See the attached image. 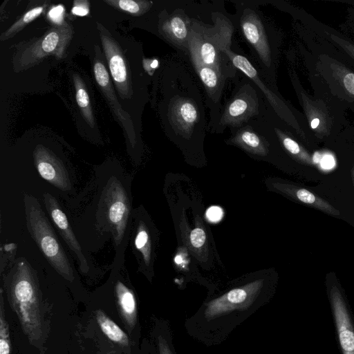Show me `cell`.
I'll use <instances>...</instances> for the list:
<instances>
[{"label":"cell","mask_w":354,"mask_h":354,"mask_svg":"<svg viewBox=\"0 0 354 354\" xmlns=\"http://www.w3.org/2000/svg\"><path fill=\"white\" fill-rule=\"evenodd\" d=\"M131 176L122 168H97L68 216L84 249L97 250L111 241L115 252L129 245L133 218Z\"/></svg>","instance_id":"obj_1"},{"label":"cell","mask_w":354,"mask_h":354,"mask_svg":"<svg viewBox=\"0 0 354 354\" xmlns=\"http://www.w3.org/2000/svg\"><path fill=\"white\" fill-rule=\"evenodd\" d=\"M5 292L10 306L17 315L29 342L42 349L45 342L43 302L38 274L24 257L11 263L3 276Z\"/></svg>","instance_id":"obj_2"},{"label":"cell","mask_w":354,"mask_h":354,"mask_svg":"<svg viewBox=\"0 0 354 354\" xmlns=\"http://www.w3.org/2000/svg\"><path fill=\"white\" fill-rule=\"evenodd\" d=\"M26 224L30 236L50 266L64 279L73 283L74 265L66 254L41 204L33 196L23 197Z\"/></svg>","instance_id":"obj_3"},{"label":"cell","mask_w":354,"mask_h":354,"mask_svg":"<svg viewBox=\"0 0 354 354\" xmlns=\"http://www.w3.org/2000/svg\"><path fill=\"white\" fill-rule=\"evenodd\" d=\"M224 22L220 21L213 28L192 22L187 52L194 67H209L230 78L237 69L225 53L231 44L232 29Z\"/></svg>","instance_id":"obj_4"},{"label":"cell","mask_w":354,"mask_h":354,"mask_svg":"<svg viewBox=\"0 0 354 354\" xmlns=\"http://www.w3.org/2000/svg\"><path fill=\"white\" fill-rule=\"evenodd\" d=\"M261 94L256 84L246 77L234 89L232 97L211 128L216 131H221L226 127L236 130L260 116L262 107Z\"/></svg>","instance_id":"obj_5"},{"label":"cell","mask_w":354,"mask_h":354,"mask_svg":"<svg viewBox=\"0 0 354 354\" xmlns=\"http://www.w3.org/2000/svg\"><path fill=\"white\" fill-rule=\"evenodd\" d=\"M196 95L179 91H171L169 103V124L176 137L190 139L196 133L204 130L203 109Z\"/></svg>","instance_id":"obj_6"},{"label":"cell","mask_w":354,"mask_h":354,"mask_svg":"<svg viewBox=\"0 0 354 354\" xmlns=\"http://www.w3.org/2000/svg\"><path fill=\"white\" fill-rule=\"evenodd\" d=\"M43 201L50 220L77 263L80 272L88 275L94 265L88 252L84 249L79 241L61 203L57 198L48 192H44Z\"/></svg>","instance_id":"obj_7"},{"label":"cell","mask_w":354,"mask_h":354,"mask_svg":"<svg viewBox=\"0 0 354 354\" xmlns=\"http://www.w3.org/2000/svg\"><path fill=\"white\" fill-rule=\"evenodd\" d=\"M129 245L138 270L150 277L155 257V231L142 206L133 209Z\"/></svg>","instance_id":"obj_8"},{"label":"cell","mask_w":354,"mask_h":354,"mask_svg":"<svg viewBox=\"0 0 354 354\" xmlns=\"http://www.w3.org/2000/svg\"><path fill=\"white\" fill-rule=\"evenodd\" d=\"M33 165L38 176L66 196L75 193L74 171L53 152L39 145L33 152Z\"/></svg>","instance_id":"obj_9"},{"label":"cell","mask_w":354,"mask_h":354,"mask_svg":"<svg viewBox=\"0 0 354 354\" xmlns=\"http://www.w3.org/2000/svg\"><path fill=\"white\" fill-rule=\"evenodd\" d=\"M263 286V281L259 279L229 290L207 304L204 311L205 317L215 319L236 310L245 309L257 299Z\"/></svg>","instance_id":"obj_10"},{"label":"cell","mask_w":354,"mask_h":354,"mask_svg":"<svg viewBox=\"0 0 354 354\" xmlns=\"http://www.w3.org/2000/svg\"><path fill=\"white\" fill-rule=\"evenodd\" d=\"M239 25L242 35L252 47L263 68L272 67V49L265 26L257 12L250 8L241 10Z\"/></svg>","instance_id":"obj_11"},{"label":"cell","mask_w":354,"mask_h":354,"mask_svg":"<svg viewBox=\"0 0 354 354\" xmlns=\"http://www.w3.org/2000/svg\"><path fill=\"white\" fill-rule=\"evenodd\" d=\"M72 35V28L67 24L52 28L21 53L19 57L20 66H29L51 54L61 57Z\"/></svg>","instance_id":"obj_12"},{"label":"cell","mask_w":354,"mask_h":354,"mask_svg":"<svg viewBox=\"0 0 354 354\" xmlns=\"http://www.w3.org/2000/svg\"><path fill=\"white\" fill-rule=\"evenodd\" d=\"M191 27L192 21L184 11L176 10L162 19L160 32L171 44L187 52Z\"/></svg>","instance_id":"obj_13"},{"label":"cell","mask_w":354,"mask_h":354,"mask_svg":"<svg viewBox=\"0 0 354 354\" xmlns=\"http://www.w3.org/2000/svg\"><path fill=\"white\" fill-rule=\"evenodd\" d=\"M101 37L109 69L117 88L121 96L130 97V82L123 56L113 41L102 34Z\"/></svg>","instance_id":"obj_14"},{"label":"cell","mask_w":354,"mask_h":354,"mask_svg":"<svg viewBox=\"0 0 354 354\" xmlns=\"http://www.w3.org/2000/svg\"><path fill=\"white\" fill-rule=\"evenodd\" d=\"M227 142L253 156L266 157L268 154V142L261 133L249 124L236 129Z\"/></svg>","instance_id":"obj_15"},{"label":"cell","mask_w":354,"mask_h":354,"mask_svg":"<svg viewBox=\"0 0 354 354\" xmlns=\"http://www.w3.org/2000/svg\"><path fill=\"white\" fill-rule=\"evenodd\" d=\"M331 298L338 329L339 339L344 354H354V331L338 290L334 287Z\"/></svg>","instance_id":"obj_16"},{"label":"cell","mask_w":354,"mask_h":354,"mask_svg":"<svg viewBox=\"0 0 354 354\" xmlns=\"http://www.w3.org/2000/svg\"><path fill=\"white\" fill-rule=\"evenodd\" d=\"M277 189L280 192L288 194L306 204L312 205L313 207L321 209L324 212H328L331 214L337 215L339 212L331 206L326 201L317 197L311 192L304 189L299 188L290 185L275 183L273 184Z\"/></svg>","instance_id":"obj_17"},{"label":"cell","mask_w":354,"mask_h":354,"mask_svg":"<svg viewBox=\"0 0 354 354\" xmlns=\"http://www.w3.org/2000/svg\"><path fill=\"white\" fill-rule=\"evenodd\" d=\"M95 317L102 331L110 340L121 346L129 345L128 335L103 311L96 310Z\"/></svg>","instance_id":"obj_18"},{"label":"cell","mask_w":354,"mask_h":354,"mask_svg":"<svg viewBox=\"0 0 354 354\" xmlns=\"http://www.w3.org/2000/svg\"><path fill=\"white\" fill-rule=\"evenodd\" d=\"M9 325L6 318L3 289L0 290V354H11Z\"/></svg>","instance_id":"obj_19"},{"label":"cell","mask_w":354,"mask_h":354,"mask_svg":"<svg viewBox=\"0 0 354 354\" xmlns=\"http://www.w3.org/2000/svg\"><path fill=\"white\" fill-rule=\"evenodd\" d=\"M274 130L282 145L291 155L294 156L301 162L307 164L312 163V160L309 155L301 148L296 141L288 136L281 130L278 129H274Z\"/></svg>","instance_id":"obj_20"},{"label":"cell","mask_w":354,"mask_h":354,"mask_svg":"<svg viewBox=\"0 0 354 354\" xmlns=\"http://www.w3.org/2000/svg\"><path fill=\"white\" fill-rule=\"evenodd\" d=\"M44 7L38 6L28 11L21 19L14 24L1 37V40L8 39L22 29L27 24L33 21L43 12Z\"/></svg>","instance_id":"obj_21"},{"label":"cell","mask_w":354,"mask_h":354,"mask_svg":"<svg viewBox=\"0 0 354 354\" xmlns=\"http://www.w3.org/2000/svg\"><path fill=\"white\" fill-rule=\"evenodd\" d=\"M75 82L77 103L81 109L85 118L92 124L93 122V117L88 93L77 78L75 79Z\"/></svg>","instance_id":"obj_22"},{"label":"cell","mask_w":354,"mask_h":354,"mask_svg":"<svg viewBox=\"0 0 354 354\" xmlns=\"http://www.w3.org/2000/svg\"><path fill=\"white\" fill-rule=\"evenodd\" d=\"M106 3L117 6L120 9L131 14H142L147 10L151 5L150 1H138L132 0L106 1Z\"/></svg>","instance_id":"obj_23"},{"label":"cell","mask_w":354,"mask_h":354,"mask_svg":"<svg viewBox=\"0 0 354 354\" xmlns=\"http://www.w3.org/2000/svg\"><path fill=\"white\" fill-rule=\"evenodd\" d=\"M94 74L97 82L102 88H104L109 84L110 77L109 73L102 62H97L95 64Z\"/></svg>","instance_id":"obj_24"},{"label":"cell","mask_w":354,"mask_h":354,"mask_svg":"<svg viewBox=\"0 0 354 354\" xmlns=\"http://www.w3.org/2000/svg\"><path fill=\"white\" fill-rule=\"evenodd\" d=\"M189 241L191 245L195 248H200L206 241V233L201 227H196L190 233Z\"/></svg>","instance_id":"obj_25"},{"label":"cell","mask_w":354,"mask_h":354,"mask_svg":"<svg viewBox=\"0 0 354 354\" xmlns=\"http://www.w3.org/2000/svg\"><path fill=\"white\" fill-rule=\"evenodd\" d=\"M86 1H75L72 9L73 14L78 16H85L88 12Z\"/></svg>","instance_id":"obj_26"},{"label":"cell","mask_w":354,"mask_h":354,"mask_svg":"<svg viewBox=\"0 0 354 354\" xmlns=\"http://www.w3.org/2000/svg\"><path fill=\"white\" fill-rule=\"evenodd\" d=\"M64 8L59 5L53 8L48 13L49 18L54 22L60 23L62 19Z\"/></svg>","instance_id":"obj_27"},{"label":"cell","mask_w":354,"mask_h":354,"mask_svg":"<svg viewBox=\"0 0 354 354\" xmlns=\"http://www.w3.org/2000/svg\"><path fill=\"white\" fill-rule=\"evenodd\" d=\"M343 84L348 93L354 95V73H348L344 76Z\"/></svg>","instance_id":"obj_28"},{"label":"cell","mask_w":354,"mask_h":354,"mask_svg":"<svg viewBox=\"0 0 354 354\" xmlns=\"http://www.w3.org/2000/svg\"><path fill=\"white\" fill-rule=\"evenodd\" d=\"M159 354H174L167 341L162 336L158 339Z\"/></svg>","instance_id":"obj_29"},{"label":"cell","mask_w":354,"mask_h":354,"mask_svg":"<svg viewBox=\"0 0 354 354\" xmlns=\"http://www.w3.org/2000/svg\"><path fill=\"white\" fill-rule=\"evenodd\" d=\"M331 38L339 46L344 48L353 57H354V46L346 41L332 35Z\"/></svg>","instance_id":"obj_30"},{"label":"cell","mask_w":354,"mask_h":354,"mask_svg":"<svg viewBox=\"0 0 354 354\" xmlns=\"http://www.w3.org/2000/svg\"><path fill=\"white\" fill-rule=\"evenodd\" d=\"M207 215L208 218L212 221H218L223 216V212L218 207H212L207 211Z\"/></svg>","instance_id":"obj_31"},{"label":"cell","mask_w":354,"mask_h":354,"mask_svg":"<svg viewBox=\"0 0 354 354\" xmlns=\"http://www.w3.org/2000/svg\"><path fill=\"white\" fill-rule=\"evenodd\" d=\"M333 165L334 160L333 157H331L330 156H326L324 157L322 162V165L323 166V167L329 169L331 168L333 166Z\"/></svg>","instance_id":"obj_32"},{"label":"cell","mask_w":354,"mask_h":354,"mask_svg":"<svg viewBox=\"0 0 354 354\" xmlns=\"http://www.w3.org/2000/svg\"><path fill=\"white\" fill-rule=\"evenodd\" d=\"M319 124V120L318 118H314L310 123V126L312 129H316Z\"/></svg>","instance_id":"obj_33"},{"label":"cell","mask_w":354,"mask_h":354,"mask_svg":"<svg viewBox=\"0 0 354 354\" xmlns=\"http://www.w3.org/2000/svg\"><path fill=\"white\" fill-rule=\"evenodd\" d=\"M158 66V61L157 59L151 60L150 68L151 71L156 68Z\"/></svg>","instance_id":"obj_34"},{"label":"cell","mask_w":354,"mask_h":354,"mask_svg":"<svg viewBox=\"0 0 354 354\" xmlns=\"http://www.w3.org/2000/svg\"><path fill=\"white\" fill-rule=\"evenodd\" d=\"M353 180H354V173H353Z\"/></svg>","instance_id":"obj_35"}]
</instances>
